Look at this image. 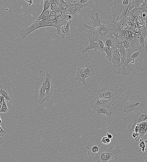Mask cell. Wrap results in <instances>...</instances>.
<instances>
[{"label":"cell","instance_id":"obj_48","mask_svg":"<svg viewBox=\"0 0 147 162\" xmlns=\"http://www.w3.org/2000/svg\"><path fill=\"white\" fill-rule=\"evenodd\" d=\"M2 122V121L1 119V117H0V124H1Z\"/></svg>","mask_w":147,"mask_h":162},{"label":"cell","instance_id":"obj_5","mask_svg":"<svg viewBox=\"0 0 147 162\" xmlns=\"http://www.w3.org/2000/svg\"><path fill=\"white\" fill-rule=\"evenodd\" d=\"M131 2L128 0H115L114 6L111 8L113 20L112 23H115L117 17L122 15L124 17L127 15Z\"/></svg>","mask_w":147,"mask_h":162},{"label":"cell","instance_id":"obj_34","mask_svg":"<svg viewBox=\"0 0 147 162\" xmlns=\"http://www.w3.org/2000/svg\"><path fill=\"white\" fill-rule=\"evenodd\" d=\"M56 17L49 15L46 18L44 19V20L46 21H48V22H54L56 20Z\"/></svg>","mask_w":147,"mask_h":162},{"label":"cell","instance_id":"obj_6","mask_svg":"<svg viewBox=\"0 0 147 162\" xmlns=\"http://www.w3.org/2000/svg\"><path fill=\"white\" fill-rule=\"evenodd\" d=\"M135 61L134 64L139 72L147 71V49L143 48L133 54L130 57Z\"/></svg>","mask_w":147,"mask_h":162},{"label":"cell","instance_id":"obj_26","mask_svg":"<svg viewBox=\"0 0 147 162\" xmlns=\"http://www.w3.org/2000/svg\"><path fill=\"white\" fill-rule=\"evenodd\" d=\"M53 10H54L50 6L49 9L46 11V12H45L43 14V15H42L40 18H39V19H37L36 21H40L46 18L49 15L50 12L52 11Z\"/></svg>","mask_w":147,"mask_h":162},{"label":"cell","instance_id":"obj_49","mask_svg":"<svg viewBox=\"0 0 147 162\" xmlns=\"http://www.w3.org/2000/svg\"><path fill=\"white\" fill-rule=\"evenodd\" d=\"M146 156L147 157V154H146ZM144 162H147V160L146 161H145Z\"/></svg>","mask_w":147,"mask_h":162},{"label":"cell","instance_id":"obj_3","mask_svg":"<svg viewBox=\"0 0 147 162\" xmlns=\"http://www.w3.org/2000/svg\"><path fill=\"white\" fill-rule=\"evenodd\" d=\"M114 146L108 149L105 145H101L99 152L94 158V160L97 162H108L114 158L117 159L122 151L119 147L113 149Z\"/></svg>","mask_w":147,"mask_h":162},{"label":"cell","instance_id":"obj_43","mask_svg":"<svg viewBox=\"0 0 147 162\" xmlns=\"http://www.w3.org/2000/svg\"><path fill=\"white\" fill-rule=\"evenodd\" d=\"M62 12L61 11L58 10L56 11V17L61 15Z\"/></svg>","mask_w":147,"mask_h":162},{"label":"cell","instance_id":"obj_21","mask_svg":"<svg viewBox=\"0 0 147 162\" xmlns=\"http://www.w3.org/2000/svg\"><path fill=\"white\" fill-rule=\"evenodd\" d=\"M79 12L78 9L76 7L64 12H62L61 16L63 18L66 19L67 17L71 15L72 17L76 14L77 12Z\"/></svg>","mask_w":147,"mask_h":162},{"label":"cell","instance_id":"obj_23","mask_svg":"<svg viewBox=\"0 0 147 162\" xmlns=\"http://www.w3.org/2000/svg\"><path fill=\"white\" fill-rule=\"evenodd\" d=\"M108 110L105 107H101L98 108V109L96 110H93V112L94 113H97L99 116H100L101 114H104L105 116V120H106V114H107L109 116H110L112 114V112H108Z\"/></svg>","mask_w":147,"mask_h":162},{"label":"cell","instance_id":"obj_15","mask_svg":"<svg viewBox=\"0 0 147 162\" xmlns=\"http://www.w3.org/2000/svg\"><path fill=\"white\" fill-rule=\"evenodd\" d=\"M100 146V141L98 140H96V143L94 144H88L87 147L90 150L88 152L87 156L97 154L99 152Z\"/></svg>","mask_w":147,"mask_h":162},{"label":"cell","instance_id":"obj_29","mask_svg":"<svg viewBox=\"0 0 147 162\" xmlns=\"http://www.w3.org/2000/svg\"><path fill=\"white\" fill-rule=\"evenodd\" d=\"M134 16L137 19H141L142 17V12L140 9L135 12L133 14Z\"/></svg>","mask_w":147,"mask_h":162},{"label":"cell","instance_id":"obj_24","mask_svg":"<svg viewBox=\"0 0 147 162\" xmlns=\"http://www.w3.org/2000/svg\"><path fill=\"white\" fill-rule=\"evenodd\" d=\"M44 4L43 5V12L41 13L39 16L38 18L37 19L40 18L45 12L48 10L50 7V3L49 0H45L44 1Z\"/></svg>","mask_w":147,"mask_h":162},{"label":"cell","instance_id":"obj_7","mask_svg":"<svg viewBox=\"0 0 147 162\" xmlns=\"http://www.w3.org/2000/svg\"><path fill=\"white\" fill-rule=\"evenodd\" d=\"M45 78H37L35 82V101L39 105L43 106L45 101L46 93L44 81Z\"/></svg>","mask_w":147,"mask_h":162},{"label":"cell","instance_id":"obj_31","mask_svg":"<svg viewBox=\"0 0 147 162\" xmlns=\"http://www.w3.org/2000/svg\"><path fill=\"white\" fill-rule=\"evenodd\" d=\"M111 142V139L109 138L107 136L103 137L101 140V142L104 144H109Z\"/></svg>","mask_w":147,"mask_h":162},{"label":"cell","instance_id":"obj_47","mask_svg":"<svg viewBox=\"0 0 147 162\" xmlns=\"http://www.w3.org/2000/svg\"><path fill=\"white\" fill-rule=\"evenodd\" d=\"M135 63V61L134 59H132V61H131V63L132 64H134Z\"/></svg>","mask_w":147,"mask_h":162},{"label":"cell","instance_id":"obj_45","mask_svg":"<svg viewBox=\"0 0 147 162\" xmlns=\"http://www.w3.org/2000/svg\"><path fill=\"white\" fill-rule=\"evenodd\" d=\"M107 136L110 139H111L113 138V136L111 134H110L108 130L107 129Z\"/></svg>","mask_w":147,"mask_h":162},{"label":"cell","instance_id":"obj_44","mask_svg":"<svg viewBox=\"0 0 147 162\" xmlns=\"http://www.w3.org/2000/svg\"><path fill=\"white\" fill-rule=\"evenodd\" d=\"M50 15L52 16H56V11L55 10H53L52 11H51L50 14Z\"/></svg>","mask_w":147,"mask_h":162},{"label":"cell","instance_id":"obj_46","mask_svg":"<svg viewBox=\"0 0 147 162\" xmlns=\"http://www.w3.org/2000/svg\"><path fill=\"white\" fill-rule=\"evenodd\" d=\"M3 103H0V111H1L2 106Z\"/></svg>","mask_w":147,"mask_h":162},{"label":"cell","instance_id":"obj_36","mask_svg":"<svg viewBox=\"0 0 147 162\" xmlns=\"http://www.w3.org/2000/svg\"><path fill=\"white\" fill-rule=\"evenodd\" d=\"M130 30L128 29L125 30V31L124 34V39L128 40L131 39L130 36Z\"/></svg>","mask_w":147,"mask_h":162},{"label":"cell","instance_id":"obj_14","mask_svg":"<svg viewBox=\"0 0 147 162\" xmlns=\"http://www.w3.org/2000/svg\"><path fill=\"white\" fill-rule=\"evenodd\" d=\"M71 20H70L66 25L61 27H57L56 32V34L59 35L61 38H64L65 37L70 35L71 31L70 29V26L71 23Z\"/></svg>","mask_w":147,"mask_h":162},{"label":"cell","instance_id":"obj_37","mask_svg":"<svg viewBox=\"0 0 147 162\" xmlns=\"http://www.w3.org/2000/svg\"><path fill=\"white\" fill-rule=\"evenodd\" d=\"M50 3L51 7L52 8H53L54 10L56 11L59 10L58 9L55 3V0H50Z\"/></svg>","mask_w":147,"mask_h":162},{"label":"cell","instance_id":"obj_20","mask_svg":"<svg viewBox=\"0 0 147 162\" xmlns=\"http://www.w3.org/2000/svg\"><path fill=\"white\" fill-rule=\"evenodd\" d=\"M92 3V0H79L76 4V7L79 12L83 8L87 7Z\"/></svg>","mask_w":147,"mask_h":162},{"label":"cell","instance_id":"obj_4","mask_svg":"<svg viewBox=\"0 0 147 162\" xmlns=\"http://www.w3.org/2000/svg\"><path fill=\"white\" fill-rule=\"evenodd\" d=\"M147 107V101L145 96L135 94L132 96L129 102L124 107L123 111L126 113L142 110Z\"/></svg>","mask_w":147,"mask_h":162},{"label":"cell","instance_id":"obj_40","mask_svg":"<svg viewBox=\"0 0 147 162\" xmlns=\"http://www.w3.org/2000/svg\"><path fill=\"white\" fill-rule=\"evenodd\" d=\"M139 147L142 148V151L143 153L145 152L146 150L145 145V142L143 141H142L139 144Z\"/></svg>","mask_w":147,"mask_h":162},{"label":"cell","instance_id":"obj_33","mask_svg":"<svg viewBox=\"0 0 147 162\" xmlns=\"http://www.w3.org/2000/svg\"><path fill=\"white\" fill-rule=\"evenodd\" d=\"M139 9L142 12H147V0H144V3Z\"/></svg>","mask_w":147,"mask_h":162},{"label":"cell","instance_id":"obj_10","mask_svg":"<svg viewBox=\"0 0 147 162\" xmlns=\"http://www.w3.org/2000/svg\"><path fill=\"white\" fill-rule=\"evenodd\" d=\"M90 105L91 108L94 110L101 107H105L108 110L111 107V104L108 100L98 96L91 101Z\"/></svg>","mask_w":147,"mask_h":162},{"label":"cell","instance_id":"obj_27","mask_svg":"<svg viewBox=\"0 0 147 162\" xmlns=\"http://www.w3.org/2000/svg\"><path fill=\"white\" fill-rule=\"evenodd\" d=\"M113 41H116L118 45H121L123 44V38L120 34H118L115 35V38Z\"/></svg>","mask_w":147,"mask_h":162},{"label":"cell","instance_id":"obj_8","mask_svg":"<svg viewBox=\"0 0 147 162\" xmlns=\"http://www.w3.org/2000/svg\"><path fill=\"white\" fill-rule=\"evenodd\" d=\"M52 22H48L44 19L40 21H36L29 27H25L21 29L19 35L23 39H25L35 30L42 28L50 27Z\"/></svg>","mask_w":147,"mask_h":162},{"label":"cell","instance_id":"obj_42","mask_svg":"<svg viewBox=\"0 0 147 162\" xmlns=\"http://www.w3.org/2000/svg\"><path fill=\"white\" fill-rule=\"evenodd\" d=\"M56 1L61 6L65 2L64 0H56Z\"/></svg>","mask_w":147,"mask_h":162},{"label":"cell","instance_id":"obj_13","mask_svg":"<svg viewBox=\"0 0 147 162\" xmlns=\"http://www.w3.org/2000/svg\"><path fill=\"white\" fill-rule=\"evenodd\" d=\"M44 83L46 93L45 101H48L50 100L54 91L53 86L51 80V77L48 72H47L45 75Z\"/></svg>","mask_w":147,"mask_h":162},{"label":"cell","instance_id":"obj_19","mask_svg":"<svg viewBox=\"0 0 147 162\" xmlns=\"http://www.w3.org/2000/svg\"><path fill=\"white\" fill-rule=\"evenodd\" d=\"M88 41L90 42V45L83 51L82 52V53H86L91 49H94L96 51L98 50V45L97 42L94 41L91 38H88Z\"/></svg>","mask_w":147,"mask_h":162},{"label":"cell","instance_id":"obj_17","mask_svg":"<svg viewBox=\"0 0 147 162\" xmlns=\"http://www.w3.org/2000/svg\"><path fill=\"white\" fill-rule=\"evenodd\" d=\"M111 60L113 66L117 65L121 62V57L119 50L117 49L112 51Z\"/></svg>","mask_w":147,"mask_h":162},{"label":"cell","instance_id":"obj_39","mask_svg":"<svg viewBox=\"0 0 147 162\" xmlns=\"http://www.w3.org/2000/svg\"><path fill=\"white\" fill-rule=\"evenodd\" d=\"M132 31L137 34H140L141 33L140 27H135L132 29Z\"/></svg>","mask_w":147,"mask_h":162},{"label":"cell","instance_id":"obj_35","mask_svg":"<svg viewBox=\"0 0 147 162\" xmlns=\"http://www.w3.org/2000/svg\"><path fill=\"white\" fill-rule=\"evenodd\" d=\"M6 133V132L3 130L2 128L0 129V144L3 143V139L2 137L4 136Z\"/></svg>","mask_w":147,"mask_h":162},{"label":"cell","instance_id":"obj_38","mask_svg":"<svg viewBox=\"0 0 147 162\" xmlns=\"http://www.w3.org/2000/svg\"><path fill=\"white\" fill-rule=\"evenodd\" d=\"M114 41L111 39H108L104 43V46L107 47H111Z\"/></svg>","mask_w":147,"mask_h":162},{"label":"cell","instance_id":"obj_28","mask_svg":"<svg viewBox=\"0 0 147 162\" xmlns=\"http://www.w3.org/2000/svg\"><path fill=\"white\" fill-rule=\"evenodd\" d=\"M97 42L98 45V51L101 52H104V43L101 40H99Z\"/></svg>","mask_w":147,"mask_h":162},{"label":"cell","instance_id":"obj_25","mask_svg":"<svg viewBox=\"0 0 147 162\" xmlns=\"http://www.w3.org/2000/svg\"><path fill=\"white\" fill-rule=\"evenodd\" d=\"M112 49L111 47H104V51L106 53V58H108L111 61V58L112 54Z\"/></svg>","mask_w":147,"mask_h":162},{"label":"cell","instance_id":"obj_22","mask_svg":"<svg viewBox=\"0 0 147 162\" xmlns=\"http://www.w3.org/2000/svg\"><path fill=\"white\" fill-rule=\"evenodd\" d=\"M144 2V1L141 0H133L132 3H131L127 13H129L131 11L135 8H137L140 9L141 5Z\"/></svg>","mask_w":147,"mask_h":162},{"label":"cell","instance_id":"obj_11","mask_svg":"<svg viewBox=\"0 0 147 162\" xmlns=\"http://www.w3.org/2000/svg\"><path fill=\"white\" fill-rule=\"evenodd\" d=\"M132 115V120L133 122L132 126V131H134L135 126L137 124L145 122L147 120V112L142 110L135 112Z\"/></svg>","mask_w":147,"mask_h":162},{"label":"cell","instance_id":"obj_32","mask_svg":"<svg viewBox=\"0 0 147 162\" xmlns=\"http://www.w3.org/2000/svg\"><path fill=\"white\" fill-rule=\"evenodd\" d=\"M9 111V109L5 101L3 103L2 106L0 113H5Z\"/></svg>","mask_w":147,"mask_h":162},{"label":"cell","instance_id":"obj_9","mask_svg":"<svg viewBox=\"0 0 147 162\" xmlns=\"http://www.w3.org/2000/svg\"><path fill=\"white\" fill-rule=\"evenodd\" d=\"M13 87L9 79L5 77L2 78L0 81V95L4 96L7 102L11 101L12 98V89Z\"/></svg>","mask_w":147,"mask_h":162},{"label":"cell","instance_id":"obj_12","mask_svg":"<svg viewBox=\"0 0 147 162\" xmlns=\"http://www.w3.org/2000/svg\"><path fill=\"white\" fill-rule=\"evenodd\" d=\"M112 71L115 74H121L122 75H128L132 70V65L121 62L116 66H112Z\"/></svg>","mask_w":147,"mask_h":162},{"label":"cell","instance_id":"obj_18","mask_svg":"<svg viewBox=\"0 0 147 162\" xmlns=\"http://www.w3.org/2000/svg\"><path fill=\"white\" fill-rule=\"evenodd\" d=\"M94 68L93 64L87 63L82 69L87 76L92 77L96 74V72L94 71Z\"/></svg>","mask_w":147,"mask_h":162},{"label":"cell","instance_id":"obj_1","mask_svg":"<svg viewBox=\"0 0 147 162\" xmlns=\"http://www.w3.org/2000/svg\"><path fill=\"white\" fill-rule=\"evenodd\" d=\"M95 18L92 16L91 19L93 22L92 26H88L86 23L83 24V26L87 29L84 34L88 38L93 39L97 42L101 40L105 42L108 39L113 40L117 34L115 23H109V21H102L101 24L98 13L95 14Z\"/></svg>","mask_w":147,"mask_h":162},{"label":"cell","instance_id":"obj_30","mask_svg":"<svg viewBox=\"0 0 147 162\" xmlns=\"http://www.w3.org/2000/svg\"><path fill=\"white\" fill-rule=\"evenodd\" d=\"M130 36L131 39L133 40H135L139 39L140 35L139 34H137L135 33L132 31H130Z\"/></svg>","mask_w":147,"mask_h":162},{"label":"cell","instance_id":"obj_41","mask_svg":"<svg viewBox=\"0 0 147 162\" xmlns=\"http://www.w3.org/2000/svg\"><path fill=\"white\" fill-rule=\"evenodd\" d=\"M55 1L57 6V7L59 10H60L62 12L65 11V10L56 1V0H55Z\"/></svg>","mask_w":147,"mask_h":162},{"label":"cell","instance_id":"obj_2","mask_svg":"<svg viewBox=\"0 0 147 162\" xmlns=\"http://www.w3.org/2000/svg\"><path fill=\"white\" fill-rule=\"evenodd\" d=\"M125 90L121 88L112 86L103 87L98 91V96L109 101L112 106L116 104L118 99L121 100V96L124 95Z\"/></svg>","mask_w":147,"mask_h":162},{"label":"cell","instance_id":"obj_16","mask_svg":"<svg viewBox=\"0 0 147 162\" xmlns=\"http://www.w3.org/2000/svg\"><path fill=\"white\" fill-rule=\"evenodd\" d=\"M89 77L86 75L83 69L78 68L76 71V77L75 79L78 81L79 82H82L85 86H86L85 80Z\"/></svg>","mask_w":147,"mask_h":162}]
</instances>
